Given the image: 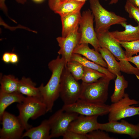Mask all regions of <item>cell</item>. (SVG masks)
Here are the masks:
<instances>
[{
  "label": "cell",
  "instance_id": "10",
  "mask_svg": "<svg viewBox=\"0 0 139 139\" xmlns=\"http://www.w3.org/2000/svg\"><path fill=\"white\" fill-rule=\"evenodd\" d=\"M79 115L65 111L62 108L56 112L48 119L51 127V138L63 136L68 130L70 123Z\"/></svg>",
  "mask_w": 139,
  "mask_h": 139
},
{
  "label": "cell",
  "instance_id": "8",
  "mask_svg": "<svg viewBox=\"0 0 139 139\" xmlns=\"http://www.w3.org/2000/svg\"><path fill=\"white\" fill-rule=\"evenodd\" d=\"M94 18L91 10L88 9L83 12L78 29L81 34L79 44H90L95 50L99 52L101 47L93 27Z\"/></svg>",
  "mask_w": 139,
  "mask_h": 139
},
{
  "label": "cell",
  "instance_id": "24",
  "mask_svg": "<svg viewBox=\"0 0 139 139\" xmlns=\"http://www.w3.org/2000/svg\"><path fill=\"white\" fill-rule=\"evenodd\" d=\"M115 80L114 92L110 97L111 102H115L123 98L125 93V90L128 86V83L123 75H116Z\"/></svg>",
  "mask_w": 139,
  "mask_h": 139
},
{
  "label": "cell",
  "instance_id": "26",
  "mask_svg": "<svg viewBox=\"0 0 139 139\" xmlns=\"http://www.w3.org/2000/svg\"><path fill=\"white\" fill-rule=\"evenodd\" d=\"M65 66L76 80H81L84 72V66L82 64L76 61L70 60Z\"/></svg>",
  "mask_w": 139,
  "mask_h": 139
},
{
  "label": "cell",
  "instance_id": "33",
  "mask_svg": "<svg viewBox=\"0 0 139 139\" xmlns=\"http://www.w3.org/2000/svg\"><path fill=\"white\" fill-rule=\"evenodd\" d=\"M27 0H16L18 3L24 4L26 2ZM5 0H0V7L6 14H7V8L5 4Z\"/></svg>",
  "mask_w": 139,
  "mask_h": 139
},
{
  "label": "cell",
  "instance_id": "31",
  "mask_svg": "<svg viewBox=\"0 0 139 139\" xmlns=\"http://www.w3.org/2000/svg\"><path fill=\"white\" fill-rule=\"evenodd\" d=\"M63 137V139H87L86 135L81 134L68 130Z\"/></svg>",
  "mask_w": 139,
  "mask_h": 139
},
{
  "label": "cell",
  "instance_id": "35",
  "mask_svg": "<svg viewBox=\"0 0 139 139\" xmlns=\"http://www.w3.org/2000/svg\"><path fill=\"white\" fill-rule=\"evenodd\" d=\"M11 53L8 52H5L2 55V59L3 61L6 64L10 63Z\"/></svg>",
  "mask_w": 139,
  "mask_h": 139
},
{
  "label": "cell",
  "instance_id": "42",
  "mask_svg": "<svg viewBox=\"0 0 139 139\" xmlns=\"http://www.w3.org/2000/svg\"><path fill=\"white\" fill-rule=\"evenodd\" d=\"M138 139H139V137H138Z\"/></svg>",
  "mask_w": 139,
  "mask_h": 139
},
{
  "label": "cell",
  "instance_id": "19",
  "mask_svg": "<svg viewBox=\"0 0 139 139\" xmlns=\"http://www.w3.org/2000/svg\"><path fill=\"white\" fill-rule=\"evenodd\" d=\"M25 98L18 91L6 93L0 91V117L8 106L15 102H22Z\"/></svg>",
  "mask_w": 139,
  "mask_h": 139
},
{
  "label": "cell",
  "instance_id": "28",
  "mask_svg": "<svg viewBox=\"0 0 139 139\" xmlns=\"http://www.w3.org/2000/svg\"><path fill=\"white\" fill-rule=\"evenodd\" d=\"M118 41L125 49L126 58L131 57L139 53V39L130 41Z\"/></svg>",
  "mask_w": 139,
  "mask_h": 139
},
{
  "label": "cell",
  "instance_id": "39",
  "mask_svg": "<svg viewBox=\"0 0 139 139\" xmlns=\"http://www.w3.org/2000/svg\"><path fill=\"white\" fill-rule=\"evenodd\" d=\"M119 0H110L109 3V4H116L117 3Z\"/></svg>",
  "mask_w": 139,
  "mask_h": 139
},
{
  "label": "cell",
  "instance_id": "27",
  "mask_svg": "<svg viewBox=\"0 0 139 139\" xmlns=\"http://www.w3.org/2000/svg\"><path fill=\"white\" fill-rule=\"evenodd\" d=\"M84 66V73L81 79L83 82L92 83L97 81L100 78L106 76L97 71Z\"/></svg>",
  "mask_w": 139,
  "mask_h": 139
},
{
  "label": "cell",
  "instance_id": "20",
  "mask_svg": "<svg viewBox=\"0 0 139 139\" xmlns=\"http://www.w3.org/2000/svg\"><path fill=\"white\" fill-rule=\"evenodd\" d=\"M36 84L29 78L22 77L19 80L18 91L27 96L42 98L38 88L36 87Z\"/></svg>",
  "mask_w": 139,
  "mask_h": 139
},
{
  "label": "cell",
  "instance_id": "36",
  "mask_svg": "<svg viewBox=\"0 0 139 139\" xmlns=\"http://www.w3.org/2000/svg\"><path fill=\"white\" fill-rule=\"evenodd\" d=\"M19 61L18 55L16 53H11L10 63L13 64H17Z\"/></svg>",
  "mask_w": 139,
  "mask_h": 139
},
{
  "label": "cell",
  "instance_id": "5",
  "mask_svg": "<svg viewBox=\"0 0 139 139\" xmlns=\"http://www.w3.org/2000/svg\"><path fill=\"white\" fill-rule=\"evenodd\" d=\"M111 80L106 76L92 83L82 82L80 99L92 102L105 103L108 98V87Z\"/></svg>",
  "mask_w": 139,
  "mask_h": 139
},
{
  "label": "cell",
  "instance_id": "41",
  "mask_svg": "<svg viewBox=\"0 0 139 139\" xmlns=\"http://www.w3.org/2000/svg\"><path fill=\"white\" fill-rule=\"evenodd\" d=\"M139 129V122L137 125Z\"/></svg>",
  "mask_w": 139,
  "mask_h": 139
},
{
  "label": "cell",
  "instance_id": "17",
  "mask_svg": "<svg viewBox=\"0 0 139 139\" xmlns=\"http://www.w3.org/2000/svg\"><path fill=\"white\" fill-rule=\"evenodd\" d=\"M50 125L49 119L43 121L39 126L30 128L23 133L22 138L27 137L31 139H50Z\"/></svg>",
  "mask_w": 139,
  "mask_h": 139
},
{
  "label": "cell",
  "instance_id": "38",
  "mask_svg": "<svg viewBox=\"0 0 139 139\" xmlns=\"http://www.w3.org/2000/svg\"><path fill=\"white\" fill-rule=\"evenodd\" d=\"M69 0H61L59 4H60L63 3L66 1H67ZM75 0L76 1H80V2H83V1H85L87 0ZM105 0L106 1H107L109 0Z\"/></svg>",
  "mask_w": 139,
  "mask_h": 139
},
{
  "label": "cell",
  "instance_id": "12",
  "mask_svg": "<svg viewBox=\"0 0 139 139\" xmlns=\"http://www.w3.org/2000/svg\"><path fill=\"white\" fill-rule=\"evenodd\" d=\"M79 26L70 32L66 37H59L56 38L60 49L58 51L59 55L64 60L66 65L70 61L73 51L79 44L81 34L79 31ZM65 65V66H66Z\"/></svg>",
  "mask_w": 139,
  "mask_h": 139
},
{
  "label": "cell",
  "instance_id": "40",
  "mask_svg": "<svg viewBox=\"0 0 139 139\" xmlns=\"http://www.w3.org/2000/svg\"><path fill=\"white\" fill-rule=\"evenodd\" d=\"M34 2L37 3H40L42 2L44 0H32Z\"/></svg>",
  "mask_w": 139,
  "mask_h": 139
},
{
  "label": "cell",
  "instance_id": "1",
  "mask_svg": "<svg viewBox=\"0 0 139 139\" xmlns=\"http://www.w3.org/2000/svg\"><path fill=\"white\" fill-rule=\"evenodd\" d=\"M65 65L64 59L59 55L51 61L48 64L52 73L50 78L46 85L42 83L38 87L47 112L52 111L55 101L60 97L61 77Z\"/></svg>",
  "mask_w": 139,
  "mask_h": 139
},
{
  "label": "cell",
  "instance_id": "11",
  "mask_svg": "<svg viewBox=\"0 0 139 139\" xmlns=\"http://www.w3.org/2000/svg\"><path fill=\"white\" fill-rule=\"evenodd\" d=\"M0 119L2 124L0 129V139L22 138L25 129L18 116L5 111Z\"/></svg>",
  "mask_w": 139,
  "mask_h": 139
},
{
  "label": "cell",
  "instance_id": "6",
  "mask_svg": "<svg viewBox=\"0 0 139 139\" xmlns=\"http://www.w3.org/2000/svg\"><path fill=\"white\" fill-rule=\"evenodd\" d=\"M82 89L80 84L65 66L61 77L60 97L64 105L71 104L80 98Z\"/></svg>",
  "mask_w": 139,
  "mask_h": 139
},
{
  "label": "cell",
  "instance_id": "23",
  "mask_svg": "<svg viewBox=\"0 0 139 139\" xmlns=\"http://www.w3.org/2000/svg\"><path fill=\"white\" fill-rule=\"evenodd\" d=\"M103 58L106 62L107 68L109 71L116 76L121 75V69L119 62L116 60L115 57L107 49L100 48L99 50Z\"/></svg>",
  "mask_w": 139,
  "mask_h": 139
},
{
  "label": "cell",
  "instance_id": "4",
  "mask_svg": "<svg viewBox=\"0 0 139 139\" xmlns=\"http://www.w3.org/2000/svg\"><path fill=\"white\" fill-rule=\"evenodd\" d=\"M90 7L94 19L96 33L108 31L111 26L126 22L125 18L109 11L101 5L99 0H89Z\"/></svg>",
  "mask_w": 139,
  "mask_h": 139
},
{
  "label": "cell",
  "instance_id": "3",
  "mask_svg": "<svg viewBox=\"0 0 139 139\" xmlns=\"http://www.w3.org/2000/svg\"><path fill=\"white\" fill-rule=\"evenodd\" d=\"M17 107L19 112L18 117L26 131L32 127L28 123L29 119H36L47 112L42 99L37 97L27 96Z\"/></svg>",
  "mask_w": 139,
  "mask_h": 139
},
{
  "label": "cell",
  "instance_id": "9",
  "mask_svg": "<svg viewBox=\"0 0 139 139\" xmlns=\"http://www.w3.org/2000/svg\"><path fill=\"white\" fill-rule=\"evenodd\" d=\"M62 108L64 110L77 113L86 116H102L108 114L110 105L105 103H98L79 99L75 103L64 105Z\"/></svg>",
  "mask_w": 139,
  "mask_h": 139
},
{
  "label": "cell",
  "instance_id": "34",
  "mask_svg": "<svg viewBox=\"0 0 139 139\" xmlns=\"http://www.w3.org/2000/svg\"><path fill=\"white\" fill-rule=\"evenodd\" d=\"M61 0H48L49 6L54 11L59 5Z\"/></svg>",
  "mask_w": 139,
  "mask_h": 139
},
{
  "label": "cell",
  "instance_id": "18",
  "mask_svg": "<svg viewBox=\"0 0 139 139\" xmlns=\"http://www.w3.org/2000/svg\"><path fill=\"white\" fill-rule=\"evenodd\" d=\"M81 17L80 12L60 16L62 25V37H66L79 26Z\"/></svg>",
  "mask_w": 139,
  "mask_h": 139
},
{
  "label": "cell",
  "instance_id": "15",
  "mask_svg": "<svg viewBox=\"0 0 139 139\" xmlns=\"http://www.w3.org/2000/svg\"><path fill=\"white\" fill-rule=\"evenodd\" d=\"M120 25L125 28L123 31L118 30L110 32L113 37L117 41H130L139 39V23L134 26L131 24H127L126 22Z\"/></svg>",
  "mask_w": 139,
  "mask_h": 139
},
{
  "label": "cell",
  "instance_id": "25",
  "mask_svg": "<svg viewBox=\"0 0 139 139\" xmlns=\"http://www.w3.org/2000/svg\"><path fill=\"white\" fill-rule=\"evenodd\" d=\"M19 80L12 75H4L0 80V91L6 93L18 91Z\"/></svg>",
  "mask_w": 139,
  "mask_h": 139
},
{
  "label": "cell",
  "instance_id": "37",
  "mask_svg": "<svg viewBox=\"0 0 139 139\" xmlns=\"http://www.w3.org/2000/svg\"><path fill=\"white\" fill-rule=\"evenodd\" d=\"M135 7L139 8V0H126Z\"/></svg>",
  "mask_w": 139,
  "mask_h": 139
},
{
  "label": "cell",
  "instance_id": "13",
  "mask_svg": "<svg viewBox=\"0 0 139 139\" xmlns=\"http://www.w3.org/2000/svg\"><path fill=\"white\" fill-rule=\"evenodd\" d=\"M99 129L106 132L128 135L134 139L139 136V129L137 125L123 119L120 122L112 121L104 123H99Z\"/></svg>",
  "mask_w": 139,
  "mask_h": 139
},
{
  "label": "cell",
  "instance_id": "21",
  "mask_svg": "<svg viewBox=\"0 0 139 139\" xmlns=\"http://www.w3.org/2000/svg\"><path fill=\"white\" fill-rule=\"evenodd\" d=\"M85 3V1L69 0L59 4L54 12L60 16L77 13L80 12Z\"/></svg>",
  "mask_w": 139,
  "mask_h": 139
},
{
  "label": "cell",
  "instance_id": "29",
  "mask_svg": "<svg viewBox=\"0 0 139 139\" xmlns=\"http://www.w3.org/2000/svg\"><path fill=\"white\" fill-rule=\"evenodd\" d=\"M124 8L128 13L129 18L134 19L137 23H139V8L126 1Z\"/></svg>",
  "mask_w": 139,
  "mask_h": 139
},
{
  "label": "cell",
  "instance_id": "14",
  "mask_svg": "<svg viewBox=\"0 0 139 139\" xmlns=\"http://www.w3.org/2000/svg\"><path fill=\"white\" fill-rule=\"evenodd\" d=\"M80 115L70 123L68 130L85 135L99 129V123L97 121L98 116Z\"/></svg>",
  "mask_w": 139,
  "mask_h": 139
},
{
  "label": "cell",
  "instance_id": "30",
  "mask_svg": "<svg viewBox=\"0 0 139 139\" xmlns=\"http://www.w3.org/2000/svg\"><path fill=\"white\" fill-rule=\"evenodd\" d=\"M105 131L97 129L93 131L86 135L87 139H114Z\"/></svg>",
  "mask_w": 139,
  "mask_h": 139
},
{
  "label": "cell",
  "instance_id": "2",
  "mask_svg": "<svg viewBox=\"0 0 139 139\" xmlns=\"http://www.w3.org/2000/svg\"><path fill=\"white\" fill-rule=\"evenodd\" d=\"M97 34L100 47L107 49L119 60L121 71L127 74H134L139 80V71L126 60L125 51L110 31L108 30Z\"/></svg>",
  "mask_w": 139,
  "mask_h": 139
},
{
  "label": "cell",
  "instance_id": "22",
  "mask_svg": "<svg viewBox=\"0 0 139 139\" xmlns=\"http://www.w3.org/2000/svg\"><path fill=\"white\" fill-rule=\"evenodd\" d=\"M71 60L76 61L81 63L85 67L96 70L102 73L105 74L111 80L114 79L116 77V76L110 72L107 68L89 60L80 55L73 53Z\"/></svg>",
  "mask_w": 139,
  "mask_h": 139
},
{
  "label": "cell",
  "instance_id": "32",
  "mask_svg": "<svg viewBox=\"0 0 139 139\" xmlns=\"http://www.w3.org/2000/svg\"><path fill=\"white\" fill-rule=\"evenodd\" d=\"M126 60L134 64L139 71V55L126 58Z\"/></svg>",
  "mask_w": 139,
  "mask_h": 139
},
{
  "label": "cell",
  "instance_id": "16",
  "mask_svg": "<svg viewBox=\"0 0 139 139\" xmlns=\"http://www.w3.org/2000/svg\"><path fill=\"white\" fill-rule=\"evenodd\" d=\"M73 53L80 55L89 60L107 68V64L100 53L90 48L88 44H79L74 50Z\"/></svg>",
  "mask_w": 139,
  "mask_h": 139
},
{
  "label": "cell",
  "instance_id": "7",
  "mask_svg": "<svg viewBox=\"0 0 139 139\" xmlns=\"http://www.w3.org/2000/svg\"><path fill=\"white\" fill-rule=\"evenodd\" d=\"M139 103L138 101L131 99L128 94L125 93L123 98L112 103L110 105L108 116L109 121H118L126 118L139 115V107L131 106Z\"/></svg>",
  "mask_w": 139,
  "mask_h": 139
}]
</instances>
